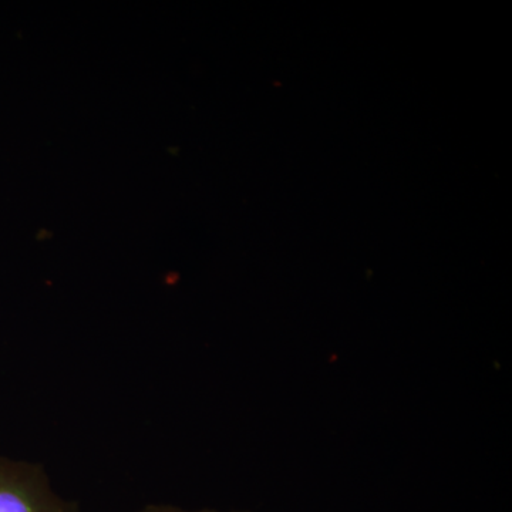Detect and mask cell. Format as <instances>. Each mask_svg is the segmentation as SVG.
Returning <instances> with one entry per match:
<instances>
[{
	"label": "cell",
	"mask_w": 512,
	"mask_h": 512,
	"mask_svg": "<svg viewBox=\"0 0 512 512\" xmlns=\"http://www.w3.org/2000/svg\"><path fill=\"white\" fill-rule=\"evenodd\" d=\"M0 512L82 511L56 493L39 464L0 457Z\"/></svg>",
	"instance_id": "6da1fadb"
},
{
	"label": "cell",
	"mask_w": 512,
	"mask_h": 512,
	"mask_svg": "<svg viewBox=\"0 0 512 512\" xmlns=\"http://www.w3.org/2000/svg\"><path fill=\"white\" fill-rule=\"evenodd\" d=\"M137 512H192L181 510V508L173 507V505H165V504H153L147 505V507L141 508L140 511Z\"/></svg>",
	"instance_id": "7a4b0ae2"
}]
</instances>
